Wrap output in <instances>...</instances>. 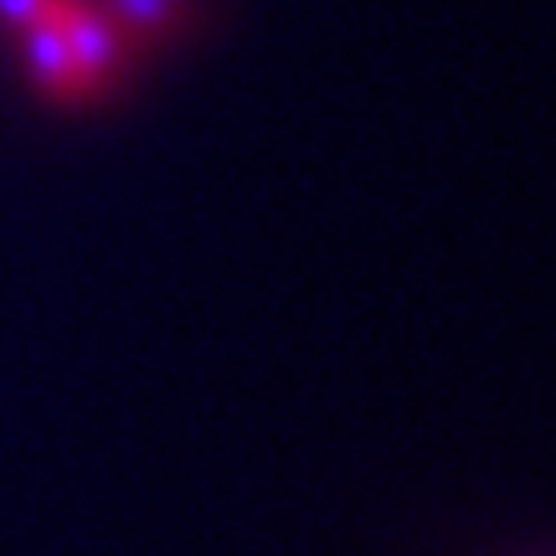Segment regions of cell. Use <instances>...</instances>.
<instances>
[{
	"label": "cell",
	"mask_w": 556,
	"mask_h": 556,
	"mask_svg": "<svg viewBox=\"0 0 556 556\" xmlns=\"http://www.w3.org/2000/svg\"><path fill=\"white\" fill-rule=\"evenodd\" d=\"M0 11L26 31L31 47V73L47 78L52 88L73 93V88H93L109 78L119 37L114 26L99 21L78 0H0Z\"/></svg>",
	"instance_id": "cell-1"
}]
</instances>
